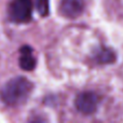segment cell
I'll use <instances>...</instances> for the list:
<instances>
[{
    "label": "cell",
    "instance_id": "3",
    "mask_svg": "<svg viewBox=\"0 0 123 123\" xmlns=\"http://www.w3.org/2000/svg\"><path fill=\"white\" fill-rule=\"evenodd\" d=\"M98 105V96L94 92H82L76 97L74 106L79 112L83 115H92L95 112Z\"/></svg>",
    "mask_w": 123,
    "mask_h": 123
},
{
    "label": "cell",
    "instance_id": "4",
    "mask_svg": "<svg viewBox=\"0 0 123 123\" xmlns=\"http://www.w3.org/2000/svg\"><path fill=\"white\" fill-rule=\"evenodd\" d=\"M85 0H62L60 11L67 18H77L83 13Z\"/></svg>",
    "mask_w": 123,
    "mask_h": 123
},
{
    "label": "cell",
    "instance_id": "6",
    "mask_svg": "<svg viewBox=\"0 0 123 123\" xmlns=\"http://www.w3.org/2000/svg\"><path fill=\"white\" fill-rule=\"evenodd\" d=\"M94 60L99 64H111L116 61V55L110 49L100 48L94 55Z\"/></svg>",
    "mask_w": 123,
    "mask_h": 123
},
{
    "label": "cell",
    "instance_id": "7",
    "mask_svg": "<svg viewBox=\"0 0 123 123\" xmlns=\"http://www.w3.org/2000/svg\"><path fill=\"white\" fill-rule=\"evenodd\" d=\"M36 8L41 16H48L50 13V0H35Z\"/></svg>",
    "mask_w": 123,
    "mask_h": 123
},
{
    "label": "cell",
    "instance_id": "5",
    "mask_svg": "<svg viewBox=\"0 0 123 123\" xmlns=\"http://www.w3.org/2000/svg\"><path fill=\"white\" fill-rule=\"evenodd\" d=\"M19 67L25 71H31L36 68V58L32 55V48L29 45H24L21 49L19 55Z\"/></svg>",
    "mask_w": 123,
    "mask_h": 123
},
{
    "label": "cell",
    "instance_id": "1",
    "mask_svg": "<svg viewBox=\"0 0 123 123\" xmlns=\"http://www.w3.org/2000/svg\"><path fill=\"white\" fill-rule=\"evenodd\" d=\"M32 83L25 77H15L6 83L0 91V98L8 106H19L28 99Z\"/></svg>",
    "mask_w": 123,
    "mask_h": 123
},
{
    "label": "cell",
    "instance_id": "2",
    "mask_svg": "<svg viewBox=\"0 0 123 123\" xmlns=\"http://www.w3.org/2000/svg\"><path fill=\"white\" fill-rule=\"evenodd\" d=\"M32 0H12L8 6L9 19L16 24L28 23L32 18Z\"/></svg>",
    "mask_w": 123,
    "mask_h": 123
}]
</instances>
